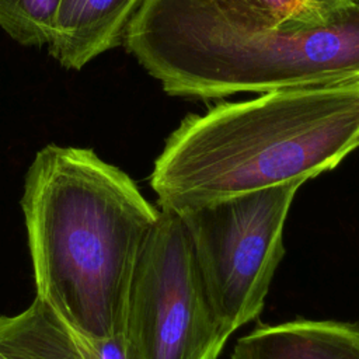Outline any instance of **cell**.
<instances>
[{
	"instance_id": "obj_1",
	"label": "cell",
	"mask_w": 359,
	"mask_h": 359,
	"mask_svg": "<svg viewBox=\"0 0 359 359\" xmlns=\"http://www.w3.org/2000/svg\"><path fill=\"white\" fill-rule=\"evenodd\" d=\"M21 210L35 296L83 341L125 335L133 272L160 209L93 149L46 144Z\"/></svg>"
},
{
	"instance_id": "obj_2",
	"label": "cell",
	"mask_w": 359,
	"mask_h": 359,
	"mask_svg": "<svg viewBox=\"0 0 359 359\" xmlns=\"http://www.w3.org/2000/svg\"><path fill=\"white\" fill-rule=\"evenodd\" d=\"M359 149V83L279 90L187 115L149 184L157 208L187 213L261 189L304 184Z\"/></svg>"
},
{
	"instance_id": "obj_3",
	"label": "cell",
	"mask_w": 359,
	"mask_h": 359,
	"mask_svg": "<svg viewBox=\"0 0 359 359\" xmlns=\"http://www.w3.org/2000/svg\"><path fill=\"white\" fill-rule=\"evenodd\" d=\"M126 50L172 97L359 83V6L294 28L236 22L206 0H143Z\"/></svg>"
},
{
	"instance_id": "obj_4",
	"label": "cell",
	"mask_w": 359,
	"mask_h": 359,
	"mask_svg": "<svg viewBox=\"0 0 359 359\" xmlns=\"http://www.w3.org/2000/svg\"><path fill=\"white\" fill-rule=\"evenodd\" d=\"M302 185L272 187L180 215L201 280L229 338L265 306L285 255V223Z\"/></svg>"
},
{
	"instance_id": "obj_5",
	"label": "cell",
	"mask_w": 359,
	"mask_h": 359,
	"mask_svg": "<svg viewBox=\"0 0 359 359\" xmlns=\"http://www.w3.org/2000/svg\"><path fill=\"white\" fill-rule=\"evenodd\" d=\"M130 359H217L229 337L201 280L180 215L160 209L128 299Z\"/></svg>"
},
{
	"instance_id": "obj_6",
	"label": "cell",
	"mask_w": 359,
	"mask_h": 359,
	"mask_svg": "<svg viewBox=\"0 0 359 359\" xmlns=\"http://www.w3.org/2000/svg\"><path fill=\"white\" fill-rule=\"evenodd\" d=\"M143 0H60L48 46L49 55L67 70L123 42L126 28Z\"/></svg>"
},
{
	"instance_id": "obj_7",
	"label": "cell",
	"mask_w": 359,
	"mask_h": 359,
	"mask_svg": "<svg viewBox=\"0 0 359 359\" xmlns=\"http://www.w3.org/2000/svg\"><path fill=\"white\" fill-rule=\"evenodd\" d=\"M230 359H359V325L303 318L259 325L238 338Z\"/></svg>"
},
{
	"instance_id": "obj_8",
	"label": "cell",
	"mask_w": 359,
	"mask_h": 359,
	"mask_svg": "<svg viewBox=\"0 0 359 359\" xmlns=\"http://www.w3.org/2000/svg\"><path fill=\"white\" fill-rule=\"evenodd\" d=\"M0 359H88L81 339L38 296L14 316H0Z\"/></svg>"
},
{
	"instance_id": "obj_9",
	"label": "cell",
	"mask_w": 359,
	"mask_h": 359,
	"mask_svg": "<svg viewBox=\"0 0 359 359\" xmlns=\"http://www.w3.org/2000/svg\"><path fill=\"white\" fill-rule=\"evenodd\" d=\"M227 18L255 27L294 28L327 21L314 0H206Z\"/></svg>"
},
{
	"instance_id": "obj_10",
	"label": "cell",
	"mask_w": 359,
	"mask_h": 359,
	"mask_svg": "<svg viewBox=\"0 0 359 359\" xmlns=\"http://www.w3.org/2000/svg\"><path fill=\"white\" fill-rule=\"evenodd\" d=\"M60 0H0V27L20 45H48Z\"/></svg>"
},
{
	"instance_id": "obj_11",
	"label": "cell",
	"mask_w": 359,
	"mask_h": 359,
	"mask_svg": "<svg viewBox=\"0 0 359 359\" xmlns=\"http://www.w3.org/2000/svg\"><path fill=\"white\" fill-rule=\"evenodd\" d=\"M81 342L88 359H130L129 346L125 335L112 337L95 342H87L81 339Z\"/></svg>"
},
{
	"instance_id": "obj_12",
	"label": "cell",
	"mask_w": 359,
	"mask_h": 359,
	"mask_svg": "<svg viewBox=\"0 0 359 359\" xmlns=\"http://www.w3.org/2000/svg\"><path fill=\"white\" fill-rule=\"evenodd\" d=\"M321 8L323 11L331 17L332 14L338 13L339 10H344L349 6H352V3L349 0H314Z\"/></svg>"
},
{
	"instance_id": "obj_13",
	"label": "cell",
	"mask_w": 359,
	"mask_h": 359,
	"mask_svg": "<svg viewBox=\"0 0 359 359\" xmlns=\"http://www.w3.org/2000/svg\"><path fill=\"white\" fill-rule=\"evenodd\" d=\"M352 4H355V6H359V0H349Z\"/></svg>"
}]
</instances>
